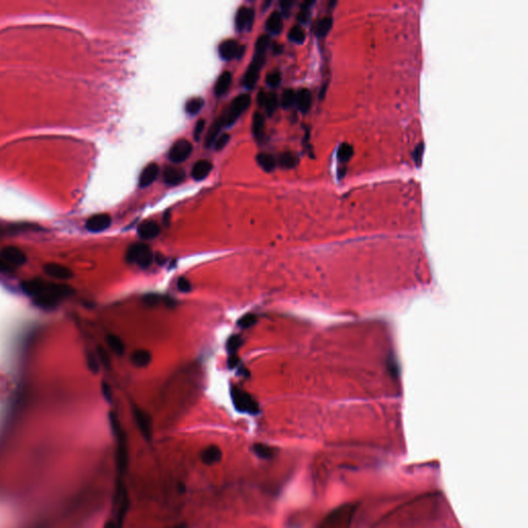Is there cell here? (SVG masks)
<instances>
[{
	"mask_svg": "<svg viewBox=\"0 0 528 528\" xmlns=\"http://www.w3.org/2000/svg\"><path fill=\"white\" fill-rule=\"evenodd\" d=\"M270 44V38L268 35H262L258 38L256 42L255 47V54L254 58L252 60V63L250 64L245 79H244V85L248 89H253L258 81L260 70L266 62V54Z\"/></svg>",
	"mask_w": 528,
	"mask_h": 528,
	"instance_id": "cell-2",
	"label": "cell"
},
{
	"mask_svg": "<svg viewBox=\"0 0 528 528\" xmlns=\"http://www.w3.org/2000/svg\"><path fill=\"white\" fill-rule=\"evenodd\" d=\"M331 26H332V18L331 17H325V18L321 19L319 21L318 25H317V28H316L317 35H318L319 37H324L325 35H327L329 30L331 29Z\"/></svg>",
	"mask_w": 528,
	"mask_h": 528,
	"instance_id": "cell-28",
	"label": "cell"
},
{
	"mask_svg": "<svg viewBox=\"0 0 528 528\" xmlns=\"http://www.w3.org/2000/svg\"><path fill=\"white\" fill-rule=\"evenodd\" d=\"M118 438V449H117V464L120 473L125 472L128 465V444L127 437L119 426L114 430Z\"/></svg>",
	"mask_w": 528,
	"mask_h": 528,
	"instance_id": "cell-7",
	"label": "cell"
},
{
	"mask_svg": "<svg viewBox=\"0 0 528 528\" xmlns=\"http://www.w3.org/2000/svg\"><path fill=\"white\" fill-rule=\"evenodd\" d=\"M43 271L47 276H50L52 278H55V279H59V280H69L74 276L70 269H68L59 263H53V262L46 263L43 267Z\"/></svg>",
	"mask_w": 528,
	"mask_h": 528,
	"instance_id": "cell-13",
	"label": "cell"
},
{
	"mask_svg": "<svg viewBox=\"0 0 528 528\" xmlns=\"http://www.w3.org/2000/svg\"><path fill=\"white\" fill-rule=\"evenodd\" d=\"M279 162L283 169H293L296 166L298 160H297V157L293 153L286 152L280 156Z\"/></svg>",
	"mask_w": 528,
	"mask_h": 528,
	"instance_id": "cell-27",
	"label": "cell"
},
{
	"mask_svg": "<svg viewBox=\"0 0 528 528\" xmlns=\"http://www.w3.org/2000/svg\"><path fill=\"white\" fill-rule=\"evenodd\" d=\"M104 528H119L118 524L114 521H109L107 524L104 525Z\"/></svg>",
	"mask_w": 528,
	"mask_h": 528,
	"instance_id": "cell-50",
	"label": "cell"
},
{
	"mask_svg": "<svg viewBox=\"0 0 528 528\" xmlns=\"http://www.w3.org/2000/svg\"><path fill=\"white\" fill-rule=\"evenodd\" d=\"M257 162L258 164L262 167L263 171H266L268 173H271L273 172L275 169H276V160L275 158L268 154V153H260L257 155Z\"/></svg>",
	"mask_w": 528,
	"mask_h": 528,
	"instance_id": "cell-25",
	"label": "cell"
},
{
	"mask_svg": "<svg viewBox=\"0 0 528 528\" xmlns=\"http://www.w3.org/2000/svg\"><path fill=\"white\" fill-rule=\"evenodd\" d=\"M274 52L275 53H281L282 52V45H279V44L275 45L274 46Z\"/></svg>",
	"mask_w": 528,
	"mask_h": 528,
	"instance_id": "cell-51",
	"label": "cell"
},
{
	"mask_svg": "<svg viewBox=\"0 0 528 528\" xmlns=\"http://www.w3.org/2000/svg\"><path fill=\"white\" fill-rule=\"evenodd\" d=\"M423 152H424V145L420 143L413 153V158L417 165H419L422 162V156H423Z\"/></svg>",
	"mask_w": 528,
	"mask_h": 528,
	"instance_id": "cell-39",
	"label": "cell"
},
{
	"mask_svg": "<svg viewBox=\"0 0 528 528\" xmlns=\"http://www.w3.org/2000/svg\"><path fill=\"white\" fill-rule=\"evenodd\" d=\"M251 100L252 99L249 94H241L236 96L232 100L225 113L217 119L221 124L222 128L231 126L238 119V117L250 107Z\"/></svg>",
	"mask_w": 528,
	"mask_h": 528,
	"instance_id": "cell-3",
	"label": "cell"
},
{
	"mask_svg": "<svg viewBox=\"0 0 528 528\" xmlns=\"http://www.w3.org/2000/svg\"><path fill=\"white\" fill-rule=\"evenodd\" d=\"M257 321H258V318H257L256 315H254V314H247L244 317H242V318L238 320L237 324L242 328H249V327L255 325L257 323Z\"/></svg>",
	"mask_w": 528,
	"mask_h": 528,
	"instance_id": "cell-35",
	"label": "cell"
},
{
	"mask_svg": "<svg viewBox=\"0 0 528 528\" xmlns=\"http://www.w3.org/2000/svg\"><path fill=\"white\" fill-rule=\"evenodd\" d=\"M264 107H266L267 113L269 116H273L274 113L277 110L278 107V97L275 93H269L267 94L266 102H264Z\"/></svg>",
	"mask_w": 528,
	"mask_h": 528,
	"instance_id": "cell-31",
	"label": "cell"
},
{
	"mask_svg": "<svg viewBox=\"0 0 528 528\" xmlns=\"http://www.w3.org/2000/svg\"><path fill=\"white\" fill-rule=\"evenodd\" d=\"M126 260L137 264L140 269H148L154 260L153 251L146 244H133L127 250Z\"/></svg>",
	"mask_w": 528,
	"mask_h": 528,
	"instance_id": "cell-5",
	"label": "cell"
},
{
	"mask_svg": "<svg viewBox=\"0 0 528 528\" xmlns=\"http://www.w3.org/2000/svg\"><path fill=\"white\" fill-rule=\"evenodd\" d=\"M88 366L92 373H94V374L98 373L99 365H98V362H97L95 356L92 354H89V356H88Z\"/></svg>",
	"mask_w": 528,
	"mask_h": 528,
	"instance_id": "cell-41",
	"label": "cell"
},
{
	"mask_svg": "<svg viewBox=\"0 0 528 528\" xmlns=\"http://www.w3.org/2000/svg\"><path fill=\"white\" fill-rule=\"evenodd\" d=\"M354 505H345L333 511L325 519L320 528H350L354 515Z\"/></svg>",
	"mask_w": 528,
	"mask_h": 528,
	"instance_id": "cell-4",
	"label": "cell"
},
{
	"mask_svg": "<svg viewBox=\"0 0 528 528\" xmlns=\"http://www.w3.org/2000/svg\"><path fill=\"white\" fill-rule=\"evenodd\" d=\"M244 46L239 45L234 39L224 40L219 45V54L223 60H232L234 58H241L244 54Z\"/></svg>",
	"mask_w": 528,
	"mask_h": 528,
	"instance_id": "cell-9",
	"label": "cell"
},
{
	"mask_svg": "<svg viewBox=\"0 0 528 528\" xmlns=\"http://www.w3.org/2000/svg\"><path fill=\"white\" fill-rule=\"evenodd\" d=\"M173 528H186V524H184V523H182V524H178V525L174 526Z\"/></svg>",
	"mask_w": 528,
	"mask_h": 528,
	"instance_id": "cell-52",
	"label": "cell"
},
{
	"mask_svg": "<svg viewBox=\"0 0 528 528\" xmlns=\"http://www.w3.org/2000/svg\"><path fill=\"white\" fill-rule=\"evenodd\" d=\"M137 233L143 239H152L160 233V226L155 221H146L138 226Z\"/></svg>",
	"mask_w": 528,
	"mask_h": 528,
	"instance_id": "cell-18",
	"label": "cell"
},
{
	"mask_svg": "<svg viewBox=\"0 0 528 528\" xmlns=\"http://www.w3.org/2000/svg\"><path fill=\"white\" fill-rule=\"evenodd\" d=\"M112 224V218L108 214H98L90 217L86 222V228L91 232H101Z\"/></svg>",
	"mask_w": 528,
	"mask_h": 528,
	"instance_id": "cell-12",
	"label": "cell"
},
{
	"mask_svg": "<svg viewBox=\"0 0 528 528\" xmlns=\"http://www.w3.org/2000/svg\"><path fill=\"white\" fill-rule=\"evenodd\" d=\"M222 457H223L222 450L218 446H215V445L206 447L205 449L202 450V452L200 454V459H201L202 463H204L206 465H213V464L219 463L222 460Z\"/></svg>",
	"mask_w": 528,
	"mask_h": 528,
	"instance_id": "cell-15",
	"label": "cell"
},
{
	"mask_svg": "<svg viewBox=\"0 0 528 528\" xmlns=\"http://www.w3.org/2000/svg\"><path fill=\"white\" fill-rule=\"evenodd\" d=\"M185 172L176 166H167L163 171V180L167 185L176 186L185 180Z\"/></svg>",
	"mask_w": 528,
	"mask_h": 528,
	"instance_id": "cell-16",
	"label": "cell"
},
{
	"mask_svg": "<svg viewBox=\"0 0 528 528\" xmlns=\"http://www.w3.org/2000/svg\"><path fill=\"white\" fill-rule=\"evenodd\" d=\"M292 5H293V3H291V2H282V3H281V7H282V9H283V11H284V12H285V11L290 10V8L292 7Z\"/></svg>",
	"mask_w": 528,
	"mask_h": 528,
	"instance_id": "cell-49",
	"label": "cell"
},
{
	"mask_svg": "<svg viewBox=\"0 0 528 528\" xmlns=\"http://www.w3.org/2000/svg\"><path fill=\"white\" fill-rule=\"evenodd\" d=\"M231 399L234 407L242 413L257 415L260 412L258 402L247 392L236 386L231 388Z\"/></svg>",
	"mask_w": 528,
	"mask_h": 528,
	"instance_id": "cell-6",
	"label": "cell"
},
{
	"mask_svg": "<svg viewBox=\"0 0 528 528\" xmlns=\"http://www.w3.org/2000/svg\"><path fill=\"white\" fill-rule=\"evenodd\" d=\"M152 360V355L148 350L139 349L132 353L131 361L136 367H146Z\"/></svg>",
	"mask_w": 528,
	"mask_h": 528,
	"instance_id": "cell-23",
	"label": "cell"
},
{
	"mask_svg": "<svg viewBox=\"0 0 528 528\" xmlns=\"http://www.w3.org/2000/svg\"><path fill=\"white\" fill-rule=\"evenodd\" d=\"M239 362V358L237 356V354H233V355H229L228 356V360H227V364L229 366V368H234L237 366Z\"/></svg>",
	"mask_w": 528,
	"mask_h": 528,
	"instance_id": "cell-45",
	"label": "cell"
},
{
	"mask_svg": "<svg viewBox=\"0 0 528 528\" xmlns=\"http://www.w3.org/2000/svg\"><path fill=\"white\" fill-rule=\"evenodd\" d=\"M264 124H266L264 117L260 113H255L254 117H253L252 130H253L254 136L258 139H261L264 134Z\"/></svg>",
	"mask_w": 528,
	"mask_h": 528,
	"instance_id": "cell-26",
	"label": "cell"
},
{
	"mask_svg": "<svg viewBox=\"0 0 528 528\" xmlns=\"http://www.w3.org/2000/svg\"><path fill=\"white\" fill-rule=\"evenodd\" d=\"M266 98H267V94L264 93L263 91H261L258 96H257V102L258 104L260 105H264V102H266Z\"/></svg>",
	"mask_w": 528,
	"mask_h": 528,
	"instance_id": "cell-47",
	"label": "cell"
},
{
	"mask_svg": "<svg viewBox=\"0 0 528 528\" xmlns=\"http://www.w3.org/2000/svg\"><path fill=\"white\" fill-rule=\"evenodd\" d=\"M159 166L156 163H151L146 169H143L139 176V187L145 188L153 184L158 175H159Z\"/></svg>",
	"mask_w": 528,
	"mask_h": 528,
	"instance_id": "cell-17",
	"label": "cell"
},
{
	"mask_svg": "<svg viewBox=\"0 0 528 528\" xmlns=\"http://www.w3.org/2000/svg\"><path fill=\"white\" fill-rule=\"evenodd\" d=\"M193 151L192 143L187 139L177 140L170 151V159L174 163H181L187 160Z\"/></svg>",
	"mask_w": 528,
	"mask_h": 528,
	"instance_id": "cell-8",
	"label": "cell"
},
{
	"mask_svg": "<svg viewBox=\"0 0 528 528\" xmlns=\"http://www.w3.org/2000/svg\"><path fill=\"white\" fill-rule=\"evenodd\" d=\"M99 356H100V358H101V360H102V362H103L104 364L109 365V363H110L109 357H108V355H107V354H105V353L103 352V350H101V349H99Z\"/></svg>",
	"mask_w": 528,
	"mask_h": 528,
	"instance_id": "cell-48",
	"label": "cell"
},
{
	"mask_svg": "<svg viewBox=\"0 0 528 528\" xmlns=\"http://www.w3.org/2000/svg\"><path fill=\"white\" fill-rule=\"evenodd\" d=\"M296 103L301 113L309 111L311 105V93L307 89H302L296 94Z\"/></svg>",
	"mask_w": 528,
	"mask_h": 528,
	"instance_id": "cell-20",
	"label": "cell"
},
{
	"mask_svg": "<svg viewBox=\"0 0 528 528\" xmlns=\"http://www.w3.org/2000/svg\"><path fill=\"white\" fill-rule=\"evenodd\" d=\"M23 291L31 296L39 307L51 308L59 299L73 294V289L63 284L50 283L40 279H33L22 283Z\"/></svg>",
	"mask_w": 528,
	"mask_h": 528,
	"instance_id": "cell-1",
	"label": "cell"
},
{
	"mask_svg": "<svg viewBox=\"0 0 528 528\" xmlns=\"http://www.w3.org/2000/svg\"><path fill=\"white\" fill-rule=\"evenodd\" d=\"M297 18H298V20H299L300 22H303V23H304V22H306V21L308 20V18H309L308 10H302V9H301V12L298 14V17H297Z\"/></svg>",
	"mask_w": 528,
	"mask_h": 528,
	"instance_id": "cell-46",
	"label": "cell"
},
{
	"mask_svg": "<svg viewBox=\"0 0 528 528\" xmlns=\"http://www.w3.org/2000/svg\"><path fill=\"white\" fill-rule=\"evenodd\" d=\"M107 342L110 346V348L115 352L117 353L118 355H122L124 353V350H125V346L122 342V340L117 337V335H114V334H110L108 338H107Z\"/></svg>",
	"mask_w": 528,
	"mask_h": 528,
	"instance_id": "cell-29",
	"label": "cell"
},
{
	"mask_svg": "<svg viewBox=\"0 0 528 528\" xmlns=\"http://www.w3.org/2000/svg\"><path fill=\"white\" fill-rule=\"evenodd\" d=\"M203 105V100L201 98H192L186 103V112L189 115H196L199 113Z\"/></svg>",
	"mask_w": 528,
	"mask_h": 528,
	"instance_id": "cell-33",
	"label": "cell"
},
{
	"mask_svg": "<svg viewBox=\"0 0 528 528\" xmlns=\"http://www.w3.org/2000/svg\"><path fill=\"white\" fill-rule=\"evenodd\" d=\"M244 344V340L241 335H231L228 341H227V351H228V354L229 355H233V354H236L237 353V350L242 347V345Z\"/></svg>",
	"mask_w": 528,
	"mask_h": 528,
	"instance_id": "cell-30",
	"label": "cell"
},
{
	"mask_svg": "<svg viewBox=\"0 0 528 528\" xmlns=\"http://www.w3.org/2000/svg\"><path fill=\"white\" fill-rule=\"evenodd\" d=\"M354 153V150H353V147L349 143H343L340 149H339V152H338V157H339V160L341 162H347L351 159V157Z\"/></svg>",
	"mask_w": 528,
	"mask_h": 528,
	"instance_id": "cell-32",
	"label": "cell"
},
{
	"mask_svg": "<svg viewBox=\"0 0 528 528\" xmlns=\"http://www.w3.org/2000/svg\"><path fill=\"white\" fill-rule=\"evenodd\" d=\"M268 30L273 34H279L283 30V18L279 12L273 13L268 22H267Z\"/></svg>",
	"mask_w": 528,
	"mask_h": 528,
	"instance_id": "cell-24",
	"label": "cell"
},
{
	"mask_svg": "<svg viewBox=\"0 0 528 528\" xmlns=\"http://www.w3.org/2000/svg\"><path fill=\"white\" fill-rule=\"evenodd\" d=\"M296 101V93L292 89L286 90L282 95V105L283 108L288 109Z\"/></svg>",
	"mask_w": 528,
	"mask_h": 528,
	"instance_id": "cell-36",
	"label": "cell"
},
{
	"mask_svg": "<svg viewBox=\"0 0 528 528\" xmlns=\"http://www.w3.org/2000/svg\"><path fill=\"white\" fill-rule=\"evenodd\" d=\"M230 139V135L228 133H224L222 135H220L216 140H215V147H216V150H222L229 141Z\"/></svg>",
	"mask_w": 528,
	"mask_h": 528,
	"instance_id": "cell-40",
	"label": "cell"
},
{
	"mask_svg": "<svg viewBox=\"0 0 528 528\" xmlns=\"http://www.w3.org/2000/svg\"><path fill=\"white\" fill-rule=\"evenodd\" d=\"M0 257H2L8 264H12V266L16 267L23 266L27 260L25 253L14 246H9L3 249L2 253H0Z\"/></svg>",
	"mask_w": 528,
	"mask_h": 528,
	"instance_id": "cell-11",
	"label": "cell"
},
{
	"mask_svg": "<svg viewBox=\"0 0 528 528\" xmlns=\"http://www.w3.org/2000/svg\"><path fill=\"white\" fill-rule=\"evenodd\" d=\"M231 82H232V76H231V74H230L229 71H225V73H223V74L219 77V79L217 80V82H216V85H215V94H216L217 96H222V95H224V94L228 91V89H229V87H230V85H231Z\"/></svg>",
	"mask_w": 528,
	"mask_h": 528,
	"instance_id": "cell-22",
	"label": "cell"
},
{
	"mask_svg": "<svg viewBox=\"0 0 528 528\" xmlns=\"http://www.w3.org/2000/svg\"><path fill=\"white\" fill-rule=\"evenodd\" d=\"M212 169L213 165L208 160H199L194 164L192 169V177L196 181H201L208 176Z\"/></svg>",
	"mask_w": 528,
	"mask_h": 528,
	"instance_id": "cell-19",
	"label": "cell"
},
{
	"mask_svg": "<svg viewBox=\"0 0 528 528\" xmlns=\"http://www.w3.org/2000/svg\"><path fill=\"white\" fill-rule=\"evenodd\" d=\"M101 389H102V394H103L104 398L107 399L108 401H111L112 400V388H111V386L107 382H102Z\"/></svg>",
	"mask_w": 528,
	"mask_h": 528,
	"instance_id": "cell-44",
	"label": "cell"
},
{
	"mask_svg": "<svg viewBox=\"0 0 528 528\" xmlns=\"http://www.w3.org/2000/svg\"><path fill=\"white\" fill-rule=\"evenodd\" d=\"M132 413H133L135 423H136L140 434L147 441H150L152 438L151 418L149 417V415L146 412H143L142 410H140L137 406L132 407Z\"/></svg>",
	"mask_w": 528,
	"mask_h": 528,
	"instance_id": "cell-10",
	"label": "cell"
},
{
	"mask_svg": "<svg viewBox=\"0 0 528 528\" xmlns=\"http://www.w3.org/2000/svg\"><path fill=\"white\" fill-rule=\"evenodd\" d=\"M204 125H205V121L204 120H199L194 128V132H193V136L195 138L196 141H198L200 139V135L202 134V131L204 129Z\"/></svg>",
	"mask_w": 528,
	"mask_h": 528,
	"instance_id": "cell-42",
	"label": "cell"
},
{
	"mask_svg": "<svg viewBox=\"0 0 528 528\" xmlns=\"http://www.w3.org/2000/svg\"><path fill=\"white\" fill-rule=\"evenodd\" d=\"M253 453L261 459H272L276 455V449L270 445L256 443L252 446Z\"/></svg>",
	"mask_w": 528,
	"mask_h": 528,
	"instance_id": "cell-21",
	"label": "cell"
},
{
	"mask_svg": "<svg viewBox=\"0 0 528 528\" xmlns=\"http://www.w3.org/2000/svg\"><path fill=\"white\" fill-rule=\"evenodd\" d=\"M177 286H178V289L183 292V293H188L191 291L192 289V285L190 283V281L185 278V277H181L179 280H178V283H177Z\"/></svg>",
	"mask_w": 528,
	"mask_h": 528,
	"instance_id": "cell-38",
	"label": "cell"
},
{
	"mask_svg": "<svg viewBox=\"0 0 528 528\" xmlns=\"http://www.w3.org/2000/svg\"><path fill=\"white\" fill-rule=\"evenodd\" d=\"M281 74L279 71H273L267 77V84L271 88H277L281 83Z\"/></svg>",
	"mask_w": 528,
	"mask_h": 528,
	"instance_id": "cell-37",
	"label": "cell"
},
{
	"mask_svg": "<svg viewBox=\"0 0 528 528\" xmlns=\"http://www.w3.org/2000/svg\"><path fill=\"white\" fill-rule=\"evenodd\" d=\"M254 21V10L242 7L236 13L235 17V25L238 31H244L246 29L250 30L252 28Z\"/></svg>",
	"mask_w": 528,
	"mask_h": 528,
	"instance_id": "cell-14",
	"label": "cell"
},
{
	"mask_svg": "<svg viewBox=\"0 0 528 528\" xmlns=\"http://www.w3.org/2000/svg\"><path fill=\"white\" fill-rule=\"evenodd\" d=\"M161 299H162V298H161V296L157 295V294H149V295H147V296L143 298L145 302H146L147 304L151 305V306H152V305H156L157 303H159V302L161 301Z\"/></svg>",
	"mask_w": 528,
	"mask_h": 528,
	"instance_id": "cell-43",
	"label": "cell"
},
{
	"mask_svg": "<svg viewBox=\"0 0 528 528\" xmlns=\"http://www.w3.org/2000/svg\"><path fill=\"white\" fill-rule=\"evenodd\" d=\"M289 38L290 40L294 41V42H297V43H302L305 39V33H304V30L296 25L294 27H292L289 31Z\"/></svg>",
	"mask_w": 528,
	"mask_h": 528,
	"instance_id": "cell-34",
	"label": "cell"
}]
</instances>
